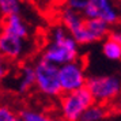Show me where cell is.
I'll use <instances>...</instances> for the list:
<instances>
[{
	"label": "cell",
	"instance_id": "6da1fadb",
	"mask_svg": "<svg viewBox=\"0 0 121 121\" xmlns=\"http://www.w3.org/2000/svg\"><path fill=\"white\" fill-rule=\"evenodd\" d=\"M80 45L73 39L63 25H56L48 34V42L42 53V59L55 65L78 60L80 56Z\"/></svg>",
	"mask_w": 121,
	"mask_h": 121
},
{
	"label": "cell",
	"instance_id": "7a4b0ae2",
	"mask_svg": "<svg viewBox=\"0 0 121 121\" xmlns=\"http://www.w3.org/2000/svg\"><path fill=\"white\" fill-rule=\"evenodd\" d=\"M34 87L46 98H57L61 95L59 82V67L45 59H39L34 64Z\"/></svg>",
	"mask_w": 121,
	"mask_h": 121
},
{
	"label": "cell",
	"instance_id": "3957f363",
	"mask_svg": "<svg viewBox=\"0 0 121 121\" xmlns=\"http://www.w3.org/2000/svg\"><path fill=\"white\" fill-rule=\"evenodd\" d=\"M61 94L63 95L59 101V112H60V118L63 121H79L83 112L94 102L86 86Z\"/></svg>",
	"mask_w": 121,
	"mask_h": 121
},
{
	"label": "cell",
	"instance_id": "277c9868",
	"mask_svg": "<svg viewBox=\"0 0 121 121\" xmlns=\"http://www.w3.org/2000/svg\"><path fill=\"white\" fill-rule=\"evenodd\" d=\"M86 87L90 91L94 102L109 104L113 102L121 91V80L117 75H98L87 78Z\"/></svg>",
	"mask_w": 121,
	"mask_h": 121
},
{
	"label": "cell",
	"instance_id": "5b68a950",
	"mask_svg": "<svg viewBox=\"0 0 121 121\" xmlns=\"http://www.w3.org/2000/svg\"><path fill=\"white\" fill-rule=\"evenodd\" d=\"M86 69L84 64L79 60H72L59 65V82L61 93L73 91L86 86Z\"/></svg>",
	"mask_w": 121,
	"mask_h": 121
},
{
	"label": "cell",
	"instance_id": "8992f818",
	"mask_svg": "<svg viewBox=\"0 0 121 121\" xmlns=\"http://www.w3.org/2000/svg\"><path fill=\"white\" fill-rule=\"evenodd\" d=\"M60 22L79 45L93 44L91 37L88 34L86 17H83V14L72 11V10L65 7L60 14Z\"/></svg>",
	"mask_w": 121,
	"mask_h": 121
},
{
	"label": "cell",
	"instance_id": "52a82bcc",
	"mask_svg": "<svg viewBox=\"0 0 121 121\" xmlns=\"http://www.w3.org/2000/svg\"><path fill=\"white\" fill-rule=\"evenodd\" d=\"M83 17L95 18L113 26L120 21V11L114 0H87Z\"/></svg>",
	"mask_w": 121,
	"mask_h": 121
},
{
	"label": "cell",
	"instance_id": "ba28073f",
	"mask_svg": "<svg viewBox=\"0 0 121 121\" xmlns=\"http://www.w3.org/2000/svg\"><path fill=\"white\" fill-rule=\"evenodd\" d=\"M29 50V39L0 31V56L8 61L21 60Z\"/></svg>",
	"mask_w": 121,
	"mask_h": 121
},
{
	"label": "cell",
	"instance_id": "9c48e42d",
	"mask_svg": "<svg viewBox=\"0 0 121 121\" xmlns=\"http://www.w3.org/2000/svg\"><path fill=\"white\" fill-rule=\"evenodd\" d=\"M1 31L29 39L31 34V27L27 21L22 17V14L19 12V14H11V15L4 17L3 23H1Z\"/></svg>",
	"mask_w": 121,
	"mask_h": 121
},
{
	"label": "cell",
	"instance_id": "30bf717a",
	"mask_svg": "<svg viewBox=\"0 0 121 121\" xmlns=\"http://www.w3.org/2000/svg\"><path fill=\"white\" fill-rule=\"evenodd\" d=\"M12 88L18 94H26L34 88V67L25 64L18 69L12 80Z\"/></svg>",
	"mask_w": 121,
	"mask_h": 121
},
{
	"label": "cell",
	"instance_id": "8fae6325",
	"mask_svg": "<svg viewBox=\"0 0 121 121\" xmlns=\"http://www.w3.org/2000/svg\"><path fill=\"white\" fill-rule=\"evenodd\" d=\"M109 114L108 108L104 104H98V102H93L87 109L83 112L80 116L79 121H102L105 120Z\"/></svg>",
	"mask_w": 121,
	"mask_h": 121
},
{
	"label": "cell",
	"instance_id": "7c38bea8",
	"mask_svg": "<svg viewBox=\"0 0 121 121\" xmlns=\"http://www.w3.org/2000/svg\"><path fill=\"white\" fill-rule=\"evenodd\" d=\"M102 53L110 61H118L121 59V42L106 37L102 44Z\"/></svg>",
	"mask_w": 121,
	"mask_h": 121
},
{
	"label": "cell",
	"instance_id": "4fadbf2b",
	"mask_svg": "<svg viewBox=\"0 0 121 121\" xmlns=\"http://www.w3.org/2000/svg\"><path fill=\"white\" fill-rule=\"evenodd\" d=\"M21 121H63L60 117L45 112H39V110L34 109H25L21 112Z\"/></svg>",
	"mask_w": 121,
	"mask_h": 121
},
{
	"label": "cell",
	"instance_id": "5bb4252c",
	"mask_svg": "<svg viewBox=\"0 0 121 121\" xmlns=\"http://www.w3.org/2000/svg\"><path fill=\"white\" fill-rule=\"evenodd\" d=\"M23 8V0H0V15L4 18L11 14H19Z\"/></svg>",
	"mask_w": 121,
	"mask_h": 121
},
{
	"label": "cell",
	"instance_id": "9a60e30c",
	"mask_svg": "<svg viewBox=\"0 0 121 121\" xmlns=\"http://www.w3.org/2000/svg\"><path fill=\"white\" fill-rule=\"evenodd\" d=\"M0 121H21V117L10 106L0 105Z\"/></svg>",
	"mask_w": 121,
	"mask_h": 121
},
{
	"label": "cell",
	"instance_id": "2e32d148",
	"mask_svg": "<svg viewBox=\"0 0 121 121\" xmlns=\"http://www.w3.org/2000/svg\"><path fill=\"white\" fill-rule=\"evenodd\" d=\"M87 0H65V7L72 11H76L82 14L84 7H86Z\"/></svg>",
	"mask_w": 121,
	"mask_h": 121
},
{
	"label": "cell",
	"instance_id": "e0dca14e",
	"mask_svg": "<svg viewBox=\"0 0 121 121\" xmlns=\"http://www.w3.org/2000/svg\"><path fill=\"white\" fill-rule=\"evenodd\" d=\"M33 1L41 8V10H46V8L52 7L56 3V0H33Z\"/></svg>",
	"mask_w": 121,
	"mask_h": 121
},
{
	"label": "cell",
	"instance_id": "ac0fdd59",
	"mask_svg": "<svg viewBox=\"0 0 121 121\" xmlns=\"http://www.w3.org/2000/svg\"><path fill=\"white\" fill-rule=\"evenodd\" d=\"M7 75H8V67H7L6 61L4 63H0V84L6 80Z\"/></svg>",
	"mask_w": 121,
	"mask_h": 121
},
{
	"label": "cell",
	"instance_id": "d6986e66",
	"mask_svg": "<svg viewBox=\"0 0 121 121\" xmlns=\"http://www.w3.org/2000/svg\"><path fill=\"white\" fill-rule=\"evenodd\" d=\"M108 37L112 38V39H114V41L121 42V33H120V30H110V33H109Z\"/></svg>",
	"mask_w": 121,
	"mask_h": 121
},
{
	"label": "cell",
	"instance_id": "ffe728a7",
	"mask_svg": "<svg viewBox=\"0 0 121 121\" xmlns=\"http://www.w3.org/2000/svg\"><path fill=\"white\" fill-rule=\"evenodd\" d=\"M4 61H6V60H4V59H3V57L0 56V63H4Z\"/></svg>",
	"mask_w": 121,
	"mask_h": 121
}]
</instances>
